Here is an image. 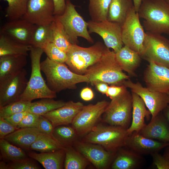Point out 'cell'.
<instances>
[{
    "label": "cell",
    "mask_w": 169,
    "mask_h": 169,
    "mask_svg": "<svg viewBox=\"0 0 169 169\" xmlns=\"http://www.w3.org/2000/svg\"><path fill=\"white\" fill-rule=\"evenodd\" d=\"M40 67L48 87L56 93L66 89H75L78 83L89 82L85 75L76 74L65 63L53 61L48 57L41 62Z\"/></svg>",
    "instance_id": "obj_1"
},
{
    "label": "cell",
    "mask_w": 169,
    "mask_h": 169,
    "mask_svg": "<svg viewBox=\"0 0 169 169\" xmlns=\"http://www.w3.org/2000/svg\"><path fill=\"white\" fill-rule=\"evenodd\" d=\"M123 71L116 60L115 53L107 48L100 59L90 67L84 74L92 85L99 82L121 85L129 78Z\"/></svg>",
    "instance_id": "obj_2"
},
{
    "label": "cell",
    "mask_w": 169,
    "mask_h": 169,
    "mask_svg": "<svg viewBox=\"0 0 169 169\" xmlns=\"http://www.w3.org/2000/svg\"><path fill=\"white\" fill-rule=\"evenodd\" d=\"M138 13L146 31L169 34V5L164 0H143Z\"/></svg>",
    "instance_id": "obj_3"
},
{
    "label": "cell",
    "mask_w": 169,
    "mask_h": 169,
    "mask_svg": "<svg viewBox=\"0 0 169 169\" xmlns=\"http://www.w3.org/2000/svg\"><path fill=\"white\" fill-rule=\"evenodd\" d=\"M31 71L26 88L19 100L32 102L33 100L56 97V93L48 87L42 75L40 59L43 53L41 48L30 46Z\"/></svg>",
    "instance_id": "obj_4"
},
{
    "label": "cell",
    "mask_w": 169,
    "mask_h": 169,
    "mask_svg": "<svg viewBox=\"0 0 169 169\" xmlns=\"http://www.w3.org/2000/svg\"><path fill=\"white\" fill-rule=\"evenodd\" d=\"M107 48L99 41L88 47L72 44L67 53V58L65 64L73 72L84 74L88 69L100 59Z\"/></svg>",
    "instance_id": "obj_5"
},
{
    "label": "cell",
    "mask_w": 169,
    "mask_h": 169,
    "mask_svg": "<svg viewBox=\"0 0 169 169\" xmlns=\"http://www.w3.org/2000/svg\"><path fill=\"white\" fill-rule=\"evenodd\" d=\"M127 130L120 126L96 125L85 136V142L99 145L116 153L125 146L129 135Z\"/></svg>",
    "instance_id": "obj_6"
},
{
    "label": "cell",
    "mask_w": 169,
    "mask_h": 169,
    "mask_svg": "<svg viewBox=\"0 0 169 169\" xmlns=\"http://www.w3.org/2000/svg\"><path fill=\"white\" fill-rule=\"evenodd\" d=\"M65 2L64 12L54 17L62 25L70 42L72 44H78V38L80 37L90 43H93V39L88 30V22L78 12L76 6L70 0H65Z\"/></svg>",
    "instance_id": "obj_7"
},
{
    "label": "cell",
    "mask_w": 169,
    "mask_h": 169,
    "mask_svg": "<svg viewBox=\"0 0 169 169\" xmlns=\"http://www.w3.org/2000/svg\"><path fill=\"white\" fill-rule=\"evenodd\" d=\"M132 96L126 89L111 100L104 113V121L110 125L127 129L130 126L132 109Z\"/></svg>",
    "instance_id": "obj_8"
},
{
    "label": "cell",
    "mask_w": 169,
    "mask_h": 169,
    "mask_svg": "<svg viewBox=\"0 0 169 169\" xmlns=\"http://www.w3.org/2000/svg\"><path fill=\"white\" fill-rule=\"evenodd\" d=\"M140 19L133 7L122 24L121 34L124 45L137 52L141 57L144 51L146 32Z\"/></svg>",
    "instance_id": "obj_9"
},
{
    "label": "cell",
    "mask_w": 169,
    "mask_h": 169,
    "mask_svg": "<svg viewBox=\"0 0 169 169\" xmlns=\"http://www.w3.org/2000/svg\"><path fill=\"white\" fill-rule=\"evenodd\" d=\"M141 57L169 68V39L161 34L146 31Z\"/></svg>",
    "instance_id": "obj_10"
},
{
    "label": "cell",
    "mask_w": 169,
    "mask_h": 169,
    "mask_svg": "<svg viewBox=\"0 0 169 169\" xmlns=\"http://www.w3.org/2000/svg\"><path fill=\"white\" fill-rule=\"evenodd\" d=\"M123 85L130 88L132 92L139 95L142 99L154 118L169 104V97L166 93L152 91L143 87L139 82L134 83L129 79L125 80Z\"/></svg>",
    "instance_id": "obj_11"
},
{
    "label": "cell",
    "mask_w": 169,
    "mask_h": 169,
    "mask_svg": "<svg viewBox=\"0 0 169 169\" xmlns=\"http://www.w3.org/2000/svg\"><path fill=\"white\" fill-rule=\"evenodd\" d=\"M109 103L104 100L95 104L84 105L72 123V127L76 133L80 135H83L90 132L96 125Z\"/></svg>",
    "instance_id": "obj_12"
},
{
    "label": "cell",
    "mask_w": 169,
    "mask_h": 169,
    "mask_svg": "<svg viewBox=\"0 0 169 169\" xmlns=\"http://www.w3.org/2000/svg\"><path fill=\"white\" fill-rule=\"evenodd\" d=\"M88 23L90 33H94L100 36L107 48L112 49L116 53L123 46L121 24L107 19L100 22L90 20Z\"/></svg>",
    "instance_id": "obj_13"
},
{
    "label": "cell",
    "mask_w": 169,
    "mask_h": 169,
    "mask_svg": "<svg viewBox=\"0 0 169 169\" xmlns=\"http://www.w3.org/2000/svg\"><path fill=\"white\" fill-rule=\"evenodd\" d=\"M27 75L23 69L0 81V107L19 100L27 86Z\"/></svg>",
    "instance_id": "obj_14"
},
{
    "label": "cell",
    "mask_w": 169,
    "mask_h": 169,
    "mask_svg": "<svg viewBox=\"0 0 169 169\" xmlns=\"http://www.w3.org/2000/svg\"><path fill=\"white\" fill-rule=\"evenodd\" d=\"M53 0H29L22 18L33 24L48 25L55 19Z\"/></svg>",
    "instance_id": "obj_15"
},
{
    "label": "cell",
    "mask_w": 169,
    "mask_h": 169,
    "mask_svg": "<svg viewBox=\"0 0 169 169\" xmlns=\"http://www.w3.org/2000/svg\"><path fill=\"white\" fill-rule=\"evenodd\" d=\"M74 145L77 151L98 169L107 168L115 153L99 145L86 142H76Z\"/></svg>",
    "instance_id": "obj_16"
},
{
    "label": "cell",
    "mask_w": 169,
    "mask_h": 169,
    "mask_svg": "<svg viewBox=\"0 0 169 169\" xmlns=\"http://www.w3.org/2000/svg\"><path fill=\"white\" fill-rule=\"evenodd\" d=\"M144 79L147 88L150 90L164 93L169 91V68L148 61Z\"/></svg>",
    "instance_id": "obj_17"
},
{
    "label": "cell",
    "mask_w": 169,
    "mask_h": 169,
    "mask_svg": "<svg viewBox=\"0 0 169 169\" xmlns=\"http://www.w3.org/2000/svg\"><path fill=\"white\" fill-rule=\"evenodd\" d=\"M35 26L22 18L11 20L2 27L0 33L8 36L19 43L30 46Z\"/></svg>",
    "instance_id": "obj_18"
},
{
    "label": "cell",
    "mask_w": 169,
    "mask_h": 169,
    "mask_svg": "<svg viewBox=\"0 0 169 169\" xmlns=\"http://www.w3.org/2000/svg\"><path fill=\"white\" fill-rule=\"evenodd\" d=\"M168 145V143L146 138L134 132L128 136L125 146L141 155H151L159 152Z\"/></svg>",
    "instance_id": "obj_19"
},
{
    "label": "cell",
    "mask_w": 169,
    "mask_h": 169,
    "mask_svg": "<svg viewBox=\"0 0 169 169\" xmlns=\"http://www.w3.org/2000/svg\"><path fill=\"white\" fill-rule=\"evenodd\" d=\"M84 105L80 102L70 100L62 106L44 115L49 120L54 127L72 123L78 113Z\"/></svg>",
    "instance_id": "obj_20"
},
{
    "label": "cell",
    "mask_w": 169,
    "mask_h": 169,
    "mask_svg": "<svg viewBox=\"0 0 169 169\" xmlns=\"http://www.w3.org/2000/svg\"><path fill=\"white\" fill-rule=\"evenodd\" d=\"M160 113L151 119L150 123L146 125L139 133L146 138L169 143L168 122Z\"/></svg>",
    "instance_id": "obj_21"
},
{
    "label": "cell",
    "mask_w": 169,
    "mask_h": 169,
    "mask_svg": "<svg viewBox=\"0 0 169 169\" xmlns=\"http://www.w3.org/2000/svg\"><path fill=\"white\" fill-rule=\"evenodd\" d=\"M132 119L131 124L127 129L129 135L133 132L139 133L146 125L145 118L148 120L151 115L147 110L145 103L141 97L136 93H132Z\"/></svg>",
    "instance_id": "obj_22"
},
{
    "label": "cell",
    "mask_w": 169,
    "mask_h": 169,
    "mask_svg": "<svg viewBox=\"0 0 169 169\" xmlns=\"http://www.w3.org/2000/svg\"><path fill=\"white\" fill-rule=\"evenodd\" d=\"M40 133L37 128H18L7 136L4 139L20 148L29 150Z\"/></svg>",
    "instance_id": "obj_23"
},
{
    "label": "cell",
    "mask_w": 169,
    "mask_h": 169,
    "mask_svg": "<svg viewBox=\"0 0 169 169\" xmlns=\"http://www.w3.org/2000/svg\"><path fill=\"white\" fill-rule=\"evenodd\" d=\"M127 148L118 150V153L112 164V169H135L142 165L144 160L141 155Z\"/></svg>",
    "instance_id": "obj_24"
},
{
    "label": "cell",
    "mask_w": 169,
    "mask_h": 169,
    "mask_svg": "<svg viewBox=\"0 0 169 169\" xmlns=\"http://www.w3.org/2000/svg\"><path fill=\"white\" fill-rule=\"evenodd\" d=\"M64 148L51 152L37 153L31 152L28 155L40 163L45 169H61L64 167Z\"/></svg>",
    "instance_id": "obj_25"
},
{
    "label": "cell",
    "mask_w": 169,
    "mask_h": 169,
    "mask_svg": "<svg viewBox=\"0 0 169 169\" xmlns=\"http://www.w3.org/2000/svg\"><path fill=\"white\" fill-rule=\"evenodd\" d=\"M27 56L19 55L0 57V81L24 69L27 62Z\"/></svg>",
    "instance_id": "obj_26"
},
{
    "label": "cell",
    "mask_w": 169,
    "mask_h": 169,
    "mask_svg": "<svg viewBox=\"0 0 169 169\" xmlns=\"http://www.w3.org/2000/svg\"><path fill=\"white\" fill-rule=\"evenodd\" d=\"M116 60L123 71L129 75H135V71L140 64L141 56L137 52L124 45L115 53Z\"/></svg>",
    "instance_id": "obj_27"
},
{
    "label": "cell",
    "mask_w": 169,
    "mask_h": 169,
    "mask_svg": "<svg viewBox=\"0 0 169 169\" xmlns=\"http://www.w3.org/2000/svg\"><path fill=\"white\" fill-rule=\"evenodd\" d=\"M133 7L132 0H111L107 19L122 25L129 12Z\"/></svg>",
    "instance_id": "obj_28"
},
{
    "label": "cell",
    "mask_w": 169,
    "mask_h": 169,
    "mask_svg": "<svg viewBox=\"0 0 169 169\" xmlns=\"http://www.w3.org/2000/svg\"><path fill=\"white\" fill-rule=\"evenodd\" d=\"M64 145L51 134L40 132L29 150L40 152H49L63 149Z\"/></svg>",
    "instance_id": "obj_29"
},
{
    "label": "cell",
    "mask_w": 169,
    "mask_h": 169,
    "mask_svg": "<svg viewBox=\"0 0 169 169\" xmlns=\"http://www.w3.org/2000/svg\"><path fill=\"white\" fill-rule=\"evenodd\" d=\"M29 51L30 46L19 43L0 33V57L19 55L27 56Z\"/></svg>",
    "instance_id": "obj_30"
},
{
    "label": "cell",
    "mask_w": 169,
    "mask_h": 169,
    "mask_svg": "<svg viewBox=\"0 0 169 169\" xmlns=\"http://www.w3.org/2000/svg\"><path fill=\"white\" fill-rule=\"evenodd\" d=\"M52 23L48 25H35L30 42V45L43 49L53 41Z\"/></svg>",
    "instance_id": "obj_31"
},
{
    "label": "cell",
    "mask_w": 169,
    "mask_h": 169,
    "mask_svg": "<svg viewBox=\"0 0 169 169\" xmlns=\"http://www.w3.org/2000/svg\"><path fill=\"white\" fill-rule=\"evenodd\" d=\"M0 150L1 158L7 163L28 157L21 148L11 144L4 138L0 140Z\"/></svg>",
    "instance_id": "obj_32"
},
{
    "label": "cell",
    "mask_w": 169,
    "mask_h": 169,
    "mask_svg": "<svg viewBox=\"0 0 169 169\" xmlns=\"http://www.w3.org/2000/svg\"><path fill=\"white\" fill-rule=\"evenodd\" d=\"M34 102H31L29 112L40 116L59 108L64 105L66 102L60 100H55L52 98H45Z\"/></svg>",
    "instance_id": "obj_33"
},
{
    "label": "cell",
    "mask_w": 169,
    "mask_h": 169,
    "mask_svg": "<svg viewBox=\"0 0 169 169\" xmlns=\"http://www.w3.org/2000/svg\"><path fill=\"white\" fill-rule=\"evenodd\" d=\"M65 169H84L88 164V161L80 153L71 146L64 147Z\"/></svg>",
    "instance_id": "obj_34"
},
{
    "label": "cell",
    "mask_w": 169,
    "mask_h": 169,
    "mask_svg": "<svg viewBox=\"0 0 169 169\" xmlns=\"http://www.w3.org/2000/svg\"><path fill=\"white\" fill-rule=\"evenodd\" d=\"M111 0H88V10L91 20L101 21L107 19Z\"/></svg>",
    "instance_id": "obj_35"
},
{
    "label": "cell",
    "mask_w": 169,
    "mask_h": 169,
    "mask_svg": "<svg viewBox=\"0 0 169 169\" xmlns=\"http://www.w3.org/2000/svg\"><path fill=\"white\" fill-rule=\"evenodd\" d=\"M52 24V42L58 48L67 53L72 44L70 42L62 25L55 18Z\"/></svg>",
    "instance_id": "obj_36"
},
{
    "label": "cell",
    "mask_w": 169,
    "mask_h": 169,
    "mask_svg": "<svg viewBox=\"0 0 169 169\" xmlns=\"http://www.w3.org/2000/svg\"><path fill=\"white\" fill-rule=\"evenodd\" d=\"M6 1L8 5L5 17L10 20L22 18L25 14L29 0H0Z\"/></svg>",
    "instance_id": "obj_37"
},
{
    "label": "cell",
    "mask_w": 169,
    "mask_h": 169,
    "mask_svg": "<svg viewBox=\"0 0 169 169\" xmlns=\"http://www.w3.org/2000/svg\"><path fill=\"white\" fill-rule=\"evenodd\" d=\"M31 102L18 100L0 107V118L4 119L15 114L28 111Z\"/></svg>",
    "instance_id": "obj_38"
},
{
    "label": "cell",
    "mask_w": 169,
    "mask_h": 169,
    "mask_svg": "<svg viewBox=\"0 0 169 169\" xmlns=\"http://www.w3.org/2000/svg\"><path fill=\"white\" fill-rule=\"evenodd\" d=\"M76 133L73 127L61 125L54 127L52 133L64 147L70 146V144L74 140Z\"/></svg>",
    "instance_id": "obj_39"
},
{
    "label": "cell",
    "mask_w": 169,
    "mask_h": 169,
    "mask_svg": "<svg viewBox=\"0 0 169 169\" xmlns=\"http://www.w3.org/2000/svg\"><path fill=\"white\" fill-rule=\"evenodd\" d=\"M42 49L51 60L57 63H65L67 58V53L58 48L53 42L48 44Z\"/></svg>",
    "instance_id": "obj_40"
},
{
    "label": "cell",
    "mask_w": 169,
    "mask_h": 169,
    "mask_svg": "<svg viewBox=\"0 0 169 169\" xmlns=\"http://www.w3.org/2000/svg\"><path fill=\"white\" fill-rule=\"evenodd\" d=\"M40 168V167L36 163L28 157L18 161L9 163L7 162V169H38Z\"/></svg>",
    "instance_id": "obj_41"
},
{
    "label": "cell",
    "mask_w": 169,
    "mask_h": 169,
    "mask_svg": "<svg viewBox=\"0 0 169 169\" xmlns=\"http://www.w3.org/2000/svg\"><path fill=\"white\" fill-rule=\"evenodd\" d=\"M39 115L28 112L17 126L18 128L37 127Z\"/></svg>",
    "instance_id": "obj_42"
},
{
    "label": "cell",
    "mask_w": 169,
    "mask_h": 169,
    "mask_svg": "<svg viewBox=\"0 0 169 169\" xmlns=\"http://www.w3.org/2000/svg\"><path fill=\"white\" fill-rule=\"evenodd\" d=\"M151 156L153 163L158 169H169V159L160 154L158 152L153 153Z\"/></svg>",
    "instance_id": "obj_43"
},
{
    "label": "cell",
    "mask_w": 169,
    "mask_h": 169,
    "mask_svg": "<svg viewBox=\"0 0 169 169\" xmlns=\"http://www.w3.org/2000/svg\"><path fill=\"white\" fill-rule=\"evenodd\" d=\"M37 128L41 133L51 134L54 127L49 120L44 116L40 115Z\"/></svg>",
    "instance_id": "obj_44"
},
{
    "label": "cell",
    "mask_w": 169,
    "mask_h": 169,
    "mask_svg": "<svg viewBox=\"0 0 169 169\" xmlns=\"http://www.w3.org/2000/svg\"><path fill=\"white\" fill-rule=\"evenodd\" d=\"M18 128L12 125L4 119L0 118V138L4 139L8 135Z\"/></svg>",
    "instance_id": "obj_45"
},
{
    "label": "cell",
    "mask_w": 169,
    "mask_h": 169,
    "mask_svg": "<svg viewBox=\"0 0 169 169\" xmlns=\"http://www.w3.org/2000/svg\"><path fill=\"white\" fill-rule=\"evenodd\" d=\"M28 112V111H27L17 113L4 119L12 125L17 127L23 119Z\"/></svg>",
    "instance_id": "obj_46"
},
{
    "label": "cell",
    "mask_w": 169,
    "mask_h": 169,
    "mask_svg": "<svg viewBox=\"0 0 169 169\" xmlns=\"http://www.w3.org/2000/svg\"><path fill=\"white\" fill-rule=\"evenodd\" d=\"M123 85H111L109 86L106 94V96L111 100L115 98L121 94L126 88Z\"/></svg>",
    "instance_id": "obj_47"
},
{
    "label": "cell",
    "mask_w": 169,
    "mask_h": 169,
    "mask_svg": "<svg viewBox=\"0 0 169 169\" xmlns=\"http://www.w3.org/2000/svg\"><path fill=\"white\" fill-rule=\"evenodd\" d=\"M53 0L54 6V16L59 15L63 14L66 8L65 0Z\"/></svg>",
    "instance_id": "obj_48"
},
{
    "label": "cell",
    "mask_w": 169,
    "mask_h": 169,
    "mask_svg": "<svg viewBox=\"0 0 169 169\" xmlns=\"http://www.w3.org/2000/svg\"><path fill=\"white\" fill-rule=\"evenodd\" d=\"M81 98L85 101H89L94 98V94L91 88L86 87L83 88L80 93Z\"/></svg>",
    "instance_id": "obj_49"
},
{
    "label": "cell",
    "mask_w": 169,
    "mask_h": 169,
    "mask_svg": "<svg viewBox=\"0 0 169 169\" xmlns=\"http://www.w3.org/2000/svg\"><path fill=\"white\" fill-rule=\"evenodd\" d=\"M95 86L97 90L103 94H106L109 86L107 84L104 82L97 83Z\"/></svg>",
    "instance_id": "obj_50"
},
{
    "label": "cell",
    "mask_w": 169,
    "mask_h": 169,
    "mask_svg": "<svg viewBox=\"0 0 169 169\" xmlns=\"http://www.w3.org/2000/svg\"><path fill=\"white\" fill-rule=\"evenodd\" d=\"M133 2L134 9L138 12L143 0H132Z\"/></svg>",
    "instance_id": "obj_51"
},
{
    "label": "cell",
    "mask_w": 169,
    "mask_h": 169,
    "mask_svg": "<svg viewBox=\"0 0 169 169\" xmlns=\"http://www.w3.org/2000/svg\"><path fill=\"white\" fill-rule=\"evenodd\" d=\"M163 110L164 115L169 123V105H168Z\"/></svg>",
    "instance_id": "obj_52"
},
{
    "label": "cell",
    "mask_w": 169,
    "mask_h": 169,
    "mask_svg": "<svg viewBox=\"0 0 169 169\" xmlns=\"http://www.w3.org/2000/svg\"><path fill=\"white\" fill-rule=\"evenodd\" d=\"M165 148V149L163 155L169 159V145Z\"/></svg>",
    "instance_id": "obj_53"
},
{
    "label": "cell",
    "mask_w": 169,
    "mask_h": 169,
    "mask_svg": "<svg viewBox=\"0 0 169 169\" xmlns=\"http://www.w3.org/2000/svg\"><path fill=\"white\" fill-rule=\"evenodd\" d=\"M169 5V0H164Z\"/></svg>",
    "instance_id": "obj_54"
},
{
    "label": "cell",
    "mask_w": 169,
    "mask_h": 169,
    "mask_svg": "<svg viewBox=\"0 0 169 169\" xmlns=\"http://www.w3.org/2000/svg\"><path fill=\"white\" fill-rule=\"evenodd\" d=\"M167 94L168 97H169V91L167 93H166Z\"/></svg>",
    "instance_id": "obj_55"
}]
</instances>
